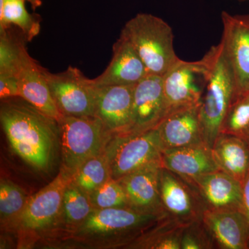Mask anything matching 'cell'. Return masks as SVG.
Listing matches in <instances>:
<instances>
[{"instance_id":"28","label":"cell","mask_w":249,"mask_h":249,"mask_svg":"<svg viewBox=\"0 0 249 249\" xmlns=\"http://www.w3.org/2000/svg\"><path fill=\"white\" fill-rule=\"evenodd\" d=\"M29 198L20 187L9 180L0 183V214L1 224L16 222L24 211Z\"/></svg>"},{"instance_id":"20","label":"cell","mask_w":249,"mask_h":249,"mask_svg":"<svg viewBox=\"0 0 249 249\" xmlns=\"http://www.w3.org/2000/svg\"><path fill=\"white\" fill-rule=\"evenodd\" d=\"M161 164L163 168L186 179L219 170L214 159L212 147L206 142L163 150Z\"/></svg>"},{"instance_id":"23","label":"cell","mask_w":249,"mask_h":249,"mask_svg":"<svg viewBox=\"0 0 249 249\" xmlns=\"http://www.w3.org/2000/svg\"><path fill=\"white\" fill-rule=\"evenodd\" d=\"M11 27L0 29V77L18 78L29 53L25 47L27 39L23 34L16 35Z\"/></svg>"},{"instance_id":"10","label":"cell","mask_w":249,"mask_h":249,"mask_svg":"<svg viewBox=\"0 0 249 249\" xmlns=\"http://www.w3.org/2000/svg\"><path fill=\"white\" fill-rule=\"evenodd\" d=\"M73 174L65 168L45 188L29 198L15 224L24 230L36 231L49 225L61 212L62 200Z\"/></svg>"},{"instance_id":"12","label":"cell","mask_w":249,"mask_h":249,"mask_svg":"<svg viewBox=\"0 0 249 249\" xmlns=\"http://www.w3.org/2000/svg\"><path fill=\"white\" fill-rule=\"evenodd\" d=\"M222 40L235 74L237 94L249 91V14L223 11ZM236 94V95H237Z\"/></svg>"},{"instance_id":"34","label":"cell","mask_w":249,"mask_h":249,"mask_svg":"<svg viewBox=\"0 0 249 249\" xmlns=\"http://www.w3.org/2000/svg\"></svg>"},{"instance_id":"3","label":"cell","mask_w":249,"mask_h":249,"mask_svg":"<svg viewBox=\"0 0 249 249\" xmlns=\"http://www.w3.org/2000/svg\"><path fill=\"white\" fill-rule=\"evenodd\" d=\"M121 35L135 49L149 74L163 76L180 60L171 27L161 18L141 13L124 24Z\"/></svg>"},{"instance_id":"25","label":"cell","mask_w":249,"mask_h":249,"mask_svg":"<svg viewBox=\"0 0 249 249\" xmlns=\"http://www.w3.org/2000/svg\"><path fill=\"white\" fill-rule=\"evenodd\" d=\"M111 178L106 152L87 160L73 173V182L89 196Z\"/></svg>"},{"instance_id":"31","label":"cell","mask_w":249,"mask_h":249,"mask_svg":"<svg viewBox=\"0 0 249 249\" xmlns=\"http://www.w3.org/2000/svg\"><path fill=\"white\" fill-rule=\"evenodd\" d=\"M243 210L249 221V172L242 184Z\"/></svg>"},{"instance_id":"4","label":"cell","mask_w":249,"mask_h":249,"mask_svg":"<svg viewBox=\"0 0 249 249\" xmlns=\"http://www.w3.org/2000/svg\"><path fill=\"white\" fill-rule=\"evenodd\" d=\"M64 168L73 174L106 150L113 137L97 116H62L58 121Z\"/></svg>"},{"instance_id":"7","label":"cell","mask_w":249,"mask_h":249,"mask_svg":"<svg viewBox=\"0 0 249 249\" xmlns=\"http://www.w3.org/2000/svg\"><path fill=\"white\" fill-rule=\"evenodd\" d=\"M168 214H150L131 207L94 209L78 228L84 235L118 234L134 242Z\"/></svg>"},{"instance_id":"35","label":"cell","mask_w":249,"mask_h":249,"mask_svg":"<svg viewBox=\"0 0 249 249\" xmlns=\"http://www.w3.org/2000/svg\"></svg>"},{"instance_id":"6","label":"cell","mask_w":249,"mask_h":249,"mask_svg":"<svg viewBox=\"0 0 249 249\" xmlns=\"http://www.w3.org/2000/svg\"><path fill=\"white\" fill-rule=\"evenodd\" d=\"M51 93L64 116H93L96 114V85L76 67L52 73L45 71Z\"/></svg>"},{"instance_id":"32","label":"cell","mask_w":249,"mask_h":249,"mask_svg":"<svg viewBox=\"0 0 249 249\" xmlns=\"http://www.w3.org/2000/svg\"><path fill=\"white\" fill-rule=\"evenodd\" d=\"M23 1H28V2L30 3L34 10L40 7L41 5H42V1L41 0H23Z\"/></svg>"},{"instance_id":"30","label":"cell","mask_w":249,"mask_h":249,"mask_svg":"<svg viewBox=\"0 0 249 249\" xmlns=\"http://www.w3.org/2000/svg\"><path fill=\"white\" fill-rule=\"evenodd\" d=\"M215 249L213 240L202 221H196L184 227L181 236V249Z\"/></svg>"},{"instance_id":"1","label":"cell","mask_w":249,"mask_h":249,"mask_svg":"<svg viewBox=\"0 0 249 249\" xmlns=\"http://www.w3.org/2000/svg\"><path fill=\"white\" fill-rule=\"evenodd\" d=\"M1 127L14 151L36 170H48L58 122L20 97L1 100Z\"/></svg>"},{"instance_id":"17","label":"cell","mask_w":249,"mask_h":249,"mask_svg":"<svg viewBox=\"0 0 249 249\" xmlns=\"http://www.w3.org/2000/svg\"><path fill=\"white\" fill-rule=\"evenodd\" d=\"M199 107L200 105L180 108L167 114L157 127L163 150L205 142Z\"/></svg>"},{"instance_id":"18","label":"cell","mask_w":249,"mask_h":249,"mask_svg":"<svg viewBox=\"0 0 249 249\" xmlns=\"http://www.w3.org/2000/svg\"><path fill=\"white\" fill-rule=\"evenodd\" d=\"M148 74L135 49L121 35L113 45L112 58L109 65L92 81L96 86L135 85Z\"/></svg>"},{"instance_id":"15","label":"cell","mask_w":249,"mask_h":249,"mask_svg":"<svg viewBox=\"0 0 249 249\" xmlns=\"http://www.w3.org/2000/svg\"><path fill=\"white\" fill-rule=\"evenodd\" d=\"M161 163H155L118 180L125 192L129 207L150 214H167L160 200Z\"/></svg>"},{"instance_id":"21","label":"cell","mask_w":249,"mask_h":249,"mask_svg":"<svg viewBox=\"0 0 249 249\" xmlns=\"http://www.w3.org/2000/svg\"><path fill=\"white\" fill-rule=\"evenodd\" d=\"M219 170L243 184L249 172V143L231 134L219 133L212 147Z\"/></svg>"},{"instance_id":"33","label":"cell","mask_w":249,"mask_h":249,"mask_svg":"<svg viewBox=\"0 0 249 249\" xmlns=\"http://www.w3.org/2000/svg\"><path fill=\"white\" fill-rule=\"evenodd\" d=\"M237 1H249V0H237Z\"/></svg>"},{"instance_id":"19","label":"cell","mask_w":249,"mask_h":249,"mask_svg":"<svg viewBox=\"0 0 249 249\" xmlns=\"http://www.w3.org/2000/svg\"><path fill=\"white\" fill-rule=\"evenodd\" d=\"M45 71L28 54L18 75L19 97L58 121L63 115L58 110L51 93Z\"/></svg>"},{"instance_id":"26","label":"cell","mask_w":249,"mask_h":249,"mask_svg":"<svg viewBox=\"0 0 249 249\" xmlns=\"http://www.w3.org/2000/svg\"><path fill=\"white\" fill-rule=\"evenodd\" d=\"M219 133L231 134L249 143V91L236 95L224 116Z\"/></svg>"},{"instance_id":"29","label":"cell","mask_w":249,"mask_h":249,"mask_svg":"<svg viewBox=\"0 0 249 249\" xmlns=\"http://www.w3.org/2000/svg\"><path fill=\"white\" fill-rule=\"evenodd\" d=\"M89 196L94 209L129 207L124 187L112 178Z\"/></svg>"},{"instance_id":"9","label":"cell","mask_w":249,"mask_h":249,"mask_svg":"<svg viewBox=\"0 0 249 249\" xmlns=\"http://www.w3.org/2000/svg\"><path fill=\"white\" fill-rule=\"evenodd\" d=\"M160 192L163 209L175 220L188 225L202 219L204 206L191 181L162 167Z\"/></svg>"},{"instance_id":"27","label":"cell","mask_w":249,"mask_h":249,"mask_svg":"<svg viewBox=\"0 0 249 249\" xmlns=\"http://www.w3.org/2000/svg\"><path fill=\"white\" fill-rule=\"evenodd\" d=\"M93 210L89 195L72 181L67 186L62 200L61 212L65 222L80 226Z\"/></svg>"},{"instance_id":"11","label":"cell","mask_w":249,"mask_h":249,"mask_svg":"<svg viewBox=\"0 0 249 249\" xmlns=\"http://www.w3.org/2000/svg\"><path fill=\"white\" fill-rule=\"evenodd\" d=\"M168 112L162 76L147 75L134 85L130 127L127 133L156 128Z\"/></svg>"},{"instance_id":"24","label":"cell","mask_w":249,"mask_h":249,"mask_svg":"<svg viewBox=\"0 0 249 249\" xmlns=\"http://www.w3.org/2000/svg\"><path fill=\"white\" fill-rule=\"evenodd\" d=\"M23 0H0V29L16 26L27 41H31L40 31L36 16L28 12Z\"/></svg>"},{"instance_id":"5","label":"cell","mask_w":249,"mask_h":249,"mask_svg":"<svg viewBox=\"0 0 249 249\" xmlns=\"http://www.w3.org/2000/svg\"><path fill=\"white\" fill-rule=\"evenodd\" d=\"M163 145L158 129L114 134L106 147L111 178L119 180L147 165L161 163Z\"/></svg>"},{"instance_id":"8","label":"cell","mask_w":249,"mask_h":249,"mask_svg":"<svg viewBox=\"0 0 249 249\" xmlns=\"http://www.w3.org/2000/svg\"><path fill=\"white\" fill-rule=\"evenodd\" d=\"M209 68L204 57L197 61L180 60L162 76L170 111L199 106L207 84ZM168 112V113H169Z\"/></svg>"},{"instance_id":"14","label":"cell","mask_w":249,"mask_h":249,"mask_svg":"<svg viewBox=\"0 0 249 249\" xmlns=\"http://www.w3.org/2000/svg\"><path fill=\"white\" fill-rule=\"evenodd\" d=\"M134 85L96 86V114L113 134L128 132Z\"/></svg>"},{"instance_id":"13","label":"cell","mask_w":249,"mask_h":249,"mask_svg":"<svg viewBox=\"0 0 249 249\" xmlns=\"http://www.w3.org/2000/svg\"><path fill=\"white\" fill-rule=\"evenodd\" d=\"M201 221L215 249H249V221L243 210H205Z\"/></svg>"},{"instance_id":"16","label":"cell","mask_w":249,"mask_h":249,"mask_svg":"<svg viewBox=\"0 0 249 249\" xmlns=\"http://www.w3.org/2000/svg\"><path fill=\"white\" fill-rule=\"evenodd\" d=\"M187 180L196 187L205 210H243L242 184L225 172L218 170Z\"/></svg>"},{"instance_id":"22","label":"cell","mask_w":249,"mask_h":249,"mask_svg":"<svg viewBox=\"0 0 249 249\" xmlns=\"http://www.w3.org/2000/svg\"><path fill=\"white\" fill-rule=\"evenodd\" d=\"M186 226L167 216L129 246L137 249H181V236Z\"/></svg>"},{"instance_id":"2","label":"cell","mask_w":249,"mask_h":249,"mask_svg":"<svg viewBox=\"0 0 249 249\" xmlns=\"http://www.w3.org/2000/svg\"><path fill=\"white\" fill-rule=\"evenodd\" d=\"M204 58L209 68L207 84L199 107L204 142L212 147L228 109L237 94L233 69L222 40Z\"/></svg>"}]
</instances>
